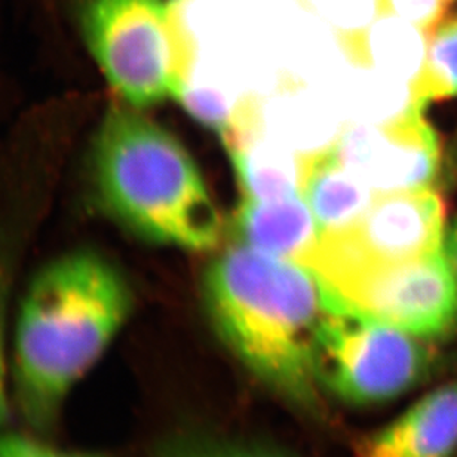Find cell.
<instances>
[{
    "mask_svg": "<svg viewBox=\"0 0 457 457\" xmlns=\"http://www.w3.org/2000/svg\"><path fill=\"white\" fill-rule=\"evenodd\" d=\"M131 311L127 279L97 251L66 253L31 278L18 306L12 370L18 409L30 427L53 428Z\"/></svg>",
    "mask_w": 457,
    "mask_h": 457,
    "instance_id": "obj_2",
    "label": "cell"
},
{
    "mask_svg": "<svg viewBox=\"0 0 457 457\" xmlns=\"http://www.w3.org/2000/svg\"><path fill=\"white\" fill-rule=\"evenodd\" d=\"M313 12L337 30L353 57L365 62V36L385 13V0H303Z\"/></svg>",
    "mask_w": 457,
    "mask_h": 457,
    "instance_id": "obj_14",
    "label": "cell"
},
{
    "mask_svg": "<svg viewBox=\"0 0 457 457\" xmlns=\"http://www.w3.org/2000/svg\"><path fill=\"white\" fill-rule=\"evenodd\" d=\"M449 0H385V13L429 31L445 17Z\"/></svg>",
    "mask_w": 457,
    "mask_h": 457,
    "instance_id": "obj_15",
    "label": "cell"
},
{
    "mask_svg": "<svg viewBox=\"0 0 457 457\" xmlns=\"http://www.w3.org/2000/svg\"><path fill=\"white\" fill-rule=\"evenodd\" d=\"M79 24L98 71L123 104L145 109L177 97L187 57L163 0H84Z\"/></svg>",
    "mask_w": 457,
    "mask_h": 457,
    "instance_id": "obj_4",
    "label": "cell"
},
{
    "mask_svg": "<svg viewBox=\"0 0 457 457\" xmlns=\"http://www.w3.org/2000/svg\"><path fill=\"white\" fill-rule=\"evenodd\" d=\"M343 308L431 340L457 328V277L445 248L370 264L330 287Z\"/></svg>",
    "mask_w": 457,
    "mask_h": 457,
    "instance_id": "obj_6",
    "label": "cell"
},
{
    "mask_svg": "<svg viewBox=\"0 0 457 457\" xmlns=\"http://www.w3.org/2000/svg\"><path fill=\"white\" fill-rule=\"evenodd\" d=\"M140 109L114 104L94 132L89 192L98 210L145 241L210 250L223 219L185 145Z\"/></svg>",
    "mask_w": 457,
    "mask_h": 457,
    "instance_id": "obj_3",
    "label": "cell"
},
{
    "mask_svg": "<svg viewBox=\"0 0 457 457\" xmlns=\"http://www.w3.org/2000/svg\"><path fill=\"white\" fill-rule=\"evenodd\" d=\"M432 361L416 336L340 309L320 336L318 380L349 404H380L422 382Z\"/></svg>",
    "mask_w": 457,
    "mask_h": 457,
    "instance_id": "obj_5",
    "label": "cell"
},
{
    "mask_svg": "<svg viewBox=\"0 0 457 457\" xmlns=\"http://www.w3.org/2000/svg\"><path fill=\"white\" fill-rule=\"evenodd\" d=\"M204 297L221 339L278 395L321 407L317 349L345 309L312 269L233 242L208 264Z\"/></svg>",
    "mask_w": 457,
    "mask_h": 457,
    "instance_id": "obj_1",
    "label": "cell"
},
{
    "mask_svg": "<svg viewBox=\"0 0 457 457\" xmlns=\"http://www.w3.org/2000/svg\"><path fill=\"white\" fill-rule=\"evenodd\" d=\"M221 136L244 198L277 201L300 195L303 156H295L264 136L250 102L237 106Z\"/></svg>",
    "mask_w": 457,
    "mask_h": 457,
    "instance_id": "obj_9",
    "label": "cell"
},
{
    "mask_svg": "<svg viewBox=\"0 0 457 457\" xmlns=\"http://www.w3.org/2000/svg\"><path fill=\"white\" fill-rule=\"evenodd\" d=\"M235 242L308 268L321 228L302 195L277 201L242 198L232 220Z\"/></svg>",
    "mask_w": 457,
    "mask_h": 457,
    "instance_id": "obj_11",
    "label": "cell"
},
{
    "mask_svg": "<svg viewBox=\"0 0 457 457\" xmlns=\"http://www.w3.org/2000/svg\"><path fill=\"white\" fill-rule=\"evenodd\" d=\"M333 150L378 195L431 187L440 168V141L422 109L351 128Z\"/></svg>",
    "mask_w": 457,
    "mask_h": 457,
    "instance_id": "obj_8",
    "label": "cell"
},
{
    "mask_svg": "<svg viewBox=\"0 0 457 457\" xmlns=\"http://www.w3.org/2000/svg\"><path fill=\"white\" fill-rule=\"evenodd\" d=\"M445 253L457 277V220L449 228V232H445Z\"/></svg>",
    "mask_w": 457,
    "mask_h": 457,
    "instance_id": "obj_19",
    "label": "cell"
},
{
    "mask_svg": "<svg viewBox=\"0 0 457 457\" xmlns=\"http://www.w3.org/2000/svg\"><path fill=\"white\" fill-rule=\"evenodd\" d=\"M445 207L432 187L376 195L349 228L321 235L308 268L327 287L370 264L414 259L445 248Z\"/></svg>",
    "mask_w": 457,
    "mask_h": 457,
    "instance_id": "obj_7",
    "label": "cell"
},
{
    "mask_svg": "<svg viewBox=\"0 0 457 457\" xmlns=\"http://www.w3.org/2000/svg\"><path fill=\"white\" fill-rule=\"evenodd\" d=\"M159 457H284L278 454L245 449L237 445H217V443H185L172 445L171 449L159 454Z\"/></svg>",
    "mask_w": 457,
    "mask_h": 457,
    "instance_id": "obj_16",
    "label": "cell"
},
{
    "mask_svg": "<svg viewBox=\"0 0 457 457\" xmlns=\"http://www.w3.org/2000/svg\"><path fill=\"white\" fill-rule=\"evenodd\" d=\"M4 322H6V281L0 269V427L6 422L9 414L8 382L4 362Z\"/></svg>",
    "mask_w": 457,
    "mask_h": 457,
    "instance_id": "obj_18",
    "label": "cell"
},
{
    "mask_svg": "<svg viewBox=\"0 0 457 457\" xmlns=\"http://www.w3.org/2000/svg\"><path fill=\"white\" fill-rule=\"evenodd\" d=\"M0 457H103L53 449L22 436H0Z\"/></svg>",
    "mask_w": 457,
    "mask_h": 457,
    "instance_id": "obj_17",
    "label": "cell"
},
{
    "mask_svg": "<svg viewBox=\"0 0 457 457\" xmlns=\"http://www.w3.org/2000/svg\"><path fill=\"white\" fill-rule=\"evenodd\" d=\"M449 2H453V0H449Z\"/></svg>",
    "mask_w": 457,
    "mask_h": 457,
    "instance_id": "obj_20",
    "label": "cell"
},
{
    "mask_svg": "<svg viewBox=\"0 0 457 457\" xmlns=\"http://www.w3.org/2000/svg\"><path fill=\"white\" fill-rule=\"evenodd\" d=\"M413 97L420 107L457 97V12L445 15L428 33L425 62L413 85Z\"/></svg>",
    "mask_w": 457,
    "mask_h": 457,
    "instance_id": "obj_13",
    "label": "cell"
},
{
    "mask_svg": "<svg viewBox=\"0 0 457 457\" xmlns=\"http://www.w3.org/2000/svg\"><path fill=\"white\" fill-rule=\"evenodd\" d=\"M300 195L327 235L353 225L378 194L327 149L303 156Z\"/></svg>",
    "mask_w": 457,
    "mask_h": 457,
    "instance_id": "obj_12",
    "label": "cell"
},
{
    "mask_svg": "<svg viewBox=\"0 0 457 457\" xmlns=\"http://www.w3.org/2000/svg\"><path fill=\"white\" fill-rule=\"evenodd\" d=\"M457 382L436 387L362 441L355 457H454Z\"/></svg>",
    "mask_w": 457,
    "mask_h": 457,
    "instance_id": "obj_10",
    "label": "cell"
}]
</instances>
